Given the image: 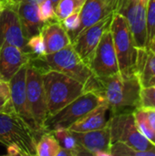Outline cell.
<instances>
[{
  "label": "cell",
  "mask_w": 155,
  "mask_h": 156,
  "mask_svg": "<svg viewBox=\"0 0 155 156\" xmlns=\"http://www.w3.org/2000/svg\"><path fill=\"white\" fill-rule=\"evenodd\" d=\"M51 2H52V3H53V5L56 6V5H57V3L58 2V0H51Z\"/></svg>",
  "instance_id": "obj_39"
},
{
  "label": "cell",
  "mask_w": 155,
  "mask_h": 156,
  "mask_svg": "<svg viewBox=\"0 0 155 156\" xmlns=\"http://www.w3.org/2000/svg\"><path fill=\"white\" fill-rule=\"evenodd\" d=\"M6 5V3L5 0H0V12L4 9V7Z\"/></svg>",
  "instance_id": "obj_38"
},
{
  "label": "cell",
  "mask_w": 155,
  "mask_h": 156,
  "mask_svg": "<svg viewBox=\"0 0 155 156\" xmlns=\"http://www.w3.org/2000/svg\"><path fill=\"white\" fill-rule=\"evenodd\" d=\"M147 2L148 0H119L114 12L125 17L138 48H147Z\"/></svg>",
  "instance_id": "obj_9"
},
{
  "label": "cell",
  "mask_w": 155,
  "mask_h": 156,
  "mask_svg": "<svg viewBox=\"0 0 155 156\" xmlns=\"http://www.w3.org/2000/svg\"><path fill=\"white\" fill-rule=\"evenodd\" d=\"M57 156H73V155H72V153H71L69 150H67V149H65V148H63V147H60V149H59V151H58V153Z\"/></svg>",
  "instance_id": "obj_34"
},
{
  "label": "cell",
  "mask_w": 155,
  "mask_h": 156,
  "mask_svg": "<svg viewBox=\"0 0 155 156\" xmlns=\"http://www.w3.org/2000/svg\"><path fill=\"white\" fill-rule=\"evenodd\" d=\"M108 111L109 106L106 101H104L73 123L69 130L76 133H84L104 128L109 122L106 119V113Z\"/></svg>",
  "instance_id": "obj_20"
},
{
  "label": "cell",
  "mask_w": 155,
  "mask_h": 156,
  "mask_svg": "<svg viewBox=\"0 0 155 156\" xmlns=\"http://www.w3.org/2000/svg\"><path fill=\"white\" fill-rule=\"evenodd\" d=\"M135 75L142 88L155 85V54L149 48H138Z\"/></svg>",
  "instance_id": "obj_19"
},
{
  "label": "cell",
  "mask_w": 155,
  "mask_h": 156,
  "mask_svg": "<svg viewBox=\"0 0 155 156\" xmlns=\"http://www.w3.org/2000/svg\"><path fill=\"white\" fill-rule=\"evenodd\" d=\"M30 60V56L19 48L3 43L0 45V74L8 81L16 72Z\"/></svg>",
  "instance_id": "obj_15"
},
{
  "label": "cell",
  "mask_w": 155,
  "mask_h": 156,
  "mask_svg": "<svg viewBox=\"0 0 155 156\" xmlns=\"http://www.w3.org/2000/svg\"><path fill=\"white\" fill-rule=\"evenodd\" d=\"M104 1L108 4V5L111 7V9L112 10V12H115V8H116L118 0H104Z\"/></svg>",
  "instance_id": "obj_35"
},
{
  "label": "cell",
  "mask_w": 155,
  "mask_h": 156,
  "mask_svg": "<svg viewBox=\"0 0 155 156\" xmlns=\"http://www.w3.org/2000/svg\"><path fill=\"white\" fill-rule=\"evenodd\" d=\"M43 70L45 69L37 67L35 62L28 61L26 75V99L30 113L35 121L39 135L46 132L45 122L48 115L43 86Z\"/></svg>",
  "instance_id": "obj_7"
},
{
  "label": "cell",
  "mask_w": 155,
  "mask_h": 156,
  "mask_svg": "<svg viewBox=\"0 0 155 156\" xmlns=\"http://www.w3.org/2000/svg\"><path fill=\"white\" fill-rule=\"evenodd\" d=\"M110 29L121 76L123 78L133 76L135 74L138 48L125 17L119 13H113Z\"/></svg>",
  "instance_id": "obj_4"
},
{
  "label": "cell",
  "mask_w": 155,
  "mask_h": 156,
  "mask_svg": "<svg viewBox=\"0 0 155 156\" xmlns=\"http://www.w3.org/2000/svg\"><path fill=\"white\" fill-rule=\"evenodd\" d=\"M112 17L113 13L106 16L97 23L86 28L72 40L71 45L73 48L89 67L102 35L111 27Z\"/></svg>",
  "instance_id": "obj_11"
},
{
  "label": "cell",
  "mask_w": 155,
  "mask_h": 156,
  "mask_svg": "<svg viewBox=\"0 0 155 156\" xmlns=\"http://www.w3.org/2000/svg\"><path fill=\"white\" fill-rule=\"evenodd\" d=\"M90 68L98 79H104L120 74L111 29H108L102 35Z\"/></svg>",
  "instance_id": "obj_10"
},
{
  "label": "cell",
  "mask_w": 155,
  "mask_h": 156,
  "mask_svg": "<svg viewBox=\"0 0 155 156\" xmlns=\"http://www.w3.org/2000/svg\"><path fill=\"white\" fill-rule=\"evenodd\" d=\"M60 147L53 133L51 132H45L40 135L37 143L36 155L57 156Z\"/></svg>",
  "instance_id": "obj_22"
},
{
  "label": "cell",
  "mask_w": 155,
  "mask_h": 156,
  "mask_svg": "<svg viewBox=\"0 0 155 156\" xmlns=\"http://www.w3.org/2000/svg\"><path fill=\"white\" fill-rule=\"evenodd\" d=\"M37 133L16 113L0 112V143L5 146L16 144L24 155L34 156L37 152Z\"/></svg>",
  "instance_id": "obj_5"
},
{
  "label": "cell",
  "mask_w": 155,
  "mask_h": 156,
  "mask_svg": "<svg viewBox=\"0 0 155 156\" xmlns=\"http://www.w3.org/2000/svg\"><path fill=\"white\" fill-rule=\"evenodd\" d=\"M59 145L67 150H69L73 156L90 155L78 142L73 133L69 129L58 128L51 132Z\"/></svg>",
  "instance_id": "obj_21"
},
{
  "label": "cell",
  "mask_w": 155,
  "mask_h": 156,
  "mask_svg": "<svg viewBox=\"0 0 155 156\" xmlns=\"http://www.w3.org/2000/svg\"><path fill=\"white\" fill-rule=\"evenodd\" d=\"M11 1H14V0H11ZM25 1H27V2H29V3H32V4H34V5H38L40 3H42L44 0H25Z\"/></svg>",
  "instance_id": "obj_37"
},
{
  "label": "cell",
  "mask_w": 155,
  "mask_h": 156,
  "mask_svg": "<svg viewBox=\"0 0 155 156\" xmlns=\"http://www.w3.org/2000/svg\"><path fill=\"white\" fill-rule=\"evenodd\" d=\"M146 111L148 121L152 126V128L155 131V109L154 108H144Z\"/></svg>",
  "instance_id": "obj_33"
},
{
  "label": "cell",
  "mask_w": 155,
  "mask_h": 156,
  "mask_svg": "<svg viewBox=\"0 0 155 156\" xmlns=\"http://www.w3.org/2000/svg\"><path fill=\"white\" fill-rule=\"evenodd\" d=\"M33 60H39L43 62L48 69L60 71L74 78L85 85L86 91L93 90L98 93L100 91L99 79L95 77L90 68L80 58L72 45L57 52L47 54L39 59Z\"/></svg>",
  "instance_id": "obj_3"
},
{
  "label": "cell",
  "mask_w": 155,
  "mask_h": 156,
  "mask_svg": "<svg viewBox=\"0 0 155 156\" xmlns=\"http://www.w3.org/2000/svg\"><path fill=\"white\" fill-rule=\"evenodd\" d=\"M11 2L16 6L26 39L27 40L33 35L39 33L44 23L39 18L37 5L25 0H14Z\"/></svg>",
  "instance_id": "obj_16"
},
{
  "label": "cell",
  "mask_w": 155,
  "mask_h": 156,
  "mask_svg": "<svg viewBox=\"0 0 155 156\" xmlns=\"http://www.w3.org/2000/svg\"><path fill=\"white\" fill-rule=\"evenodd\" d=\"M114 13L104 0H87L80 11L81 23L77 32L71 37L72 40L86 28L97 23L106 16Z\"/></svg>",
  "instance_id": "obj_18"
},
{
  "label": "cell",
  "mask_w": 155,
  "mask_h": 156,
  "mask_svg": "<svg viewBox=\"0 0 155 156\" xmlns=\"http://www.w3.org/2000/svg\"><path fill=\"white\" fill-rule=\"evenodd\" d=\"M109 126L111 144L122 142L136 150L155 154V145L138 129L132 112H123L112 114L109 120Z\"/></svg>",
  "instance_id": "obj_8"
},
{
  "label": "cell",
  "mask_w": 155,
  "mask_h": 156,
  "mask_svg": "<svg viewBox=\"0 0 155 156\" xmlns=\"http://www.w3.org/2000/svg\"><path fill=\"white\" fill-rule=\"evenodd\" d=\"M100 91L112 114L123 112L127 109H136L141 103L140 82L134 74L123 78L121 74L99 79Z\"/></svg>",
  "instance_id": "obj_1"
},
{
  "label": "cell",
  "mask_w": 155,
  "mask_h": 156,
  "mask_svg": "<svg viewBox=\"0 0 155 156\" xmlns=\"http://www.w3.org/2000/svg\"><path fill=\"white\" fill-rule=\"evenodd\" d=\"M0 112L14 113L10 100L9 83L5 80H0Z\"/></svg>",
  "instance_id": "obj_28"
},
{
  "label": "cell",
  "mask_w": 155,
  "mask_h": 156,
  "mask_svg": "<svg viewBox=\"0 0 155 156\" xmlns=\"http://www.w3.org/2000/svg\"><path fill=\"white\" fill-rule=\"evenodd\" d=\"M3 43L16 46L28 54L26 39L13 2L7 3L0 12V45Z\"/></svg>",
  "instance_id": "obj_12"
},
{
  "label": "cell",
  "mask_w": 155,
  "mask_h": 156,
  "mask_svg": "<svg viewBox=\"0 0 155 156\" xmlns=\"http://www.w3.org/2000/svg\"><path fill=\"white\" fill-rule=\"evenodd\" d=\"M140 107L155 109V85L148 88H142Z\"/></svg>",
  "instance_id": "obj_31"
},
{
  "label": "cell",
  "mask_w": 155,
  "mask_h": 156,
  "mask_svg": "<svg viewBox=\"0 0 155 156\" xmlns=\"http://www.w3.org/2000/svg\"><path fill=\"white\" fill-rule=\"evenodd\" d=\"M27 63L23 65L16 72V74L8 80L10 88V100L14 113H16L20 118H22L26 122H27L29 126L32 129H34L38 134L35 121L30 113L26 99V75Z\"/></svg>",
  "instance_id": "obj_13"
},
{
  "label": "cell",
  "mask_w": 155,
  "mask_h": 156,
  "mask_svg": "<svg viewBox=\"0 0 155 156\" xmlns=\"http://www.w3.org/2000/svg\"><path fill=\"white\" fill-rule=\"evenodd\" d=\"M43 86L48 108V117L57 113L86 91L84 84L60 71L43 70Z\"/></svg>",
  "instance_id": "obj_2"
},
{
  "label": "cell",
  "mask_w": 155,
  "mask_h": 156,
  "mask_svg": "<svg viewBox=\"0 0 155 156\" xmlns=\"http://www.w3.org/2000/svg\"><path fill=\"white\" fill-rule=\"evenodd\" d=\"M87 0H58L55 6L56 16L61 21L69 15L80 12Z\"/></svg>",
  "instance_id": "obj_23"
},
{
  "label": "cell",
  "mask_w": 155,
  "mask_h": 156,
  "mask_svg": "<svg viewBox=\"0 0 155 156\" xmlns=\"http://www.w3.org/2000/svg\"><path fill=\"white\" fill-rule=\"evenodd\" d=\"M41 33L44 37L47 54L57 52L72 43L69 33L58 19L44 23Z\"/></svg>",
  "instance_id": "obj_17"
},
{
  "label": "cell",
  "mask_w": 155,
  "mask_h": 156,
  "mask_svg": "<svg viewBox=\"0 0 155 156\" xmlns=\"http://www.w3.org/2000/svg\"><path fill=\"white\" fill-rule=\"evenodd\" d=\"M146 27H147V48L155 39V0H148L146 10Z\"/></svg>",
  "instance_id": "obj_27"
},
{
  "label": "cell",
  "mask_w": 155,
  "mask_h": 156,
  "mask_svg": "<svg viewBox=\"0 0 155 156\" xmlns=\"http://www.w3.org/2000/svg\"><path fill=\"white\" fill-rule=\"evenodd\" d=\"M110 153L111 156H155L153 152L139 151L122 142L112 143Z\"/></svg>",
  "instance_id": "obj_26"
},
{
  "label": "cell",
  "mask_w": 155,
  "mask_h": 156,
  "mask_svg": "<svg viewBox=\"0 0 155 156\" xmlns=\"http://www.w3.org/2000/svg\"><path fill=\"white\" fill-rule=\"evenodd\" d=\"M104 101L103 97L98 92L87 90L57 113L48 116L45 122V131L52 132L58 128L69 129L82 116Z\"/></svg>",
  "instance_id": "obj_6"
},
{
  "label": "cell",
  "mask_w": 155,
  "mask_h": 156,
  "mask_svg": "<svg viewBox=\"0 0 155 156\" xmlns=\"http://www.w3.org/2000/svg\"><path fill=\"white\" fill-rule=\"evenodd\" d=\"M6 155L8 156H23L24 153L21 150V148L16 144H11L6 146Z\"/></svg>",
  "instance_id": "obj_32"
},
{
  "label": "cell",
  "mask_w": 155,
  "mask_h": 156,
  "mask_svg": "<svg viewBox=\"0 0 155 156\" xmlns=\"http://www.w3.org/2000/svg\"><path fill=\"white\" fill-rule=\"evenodd\" d=\"M38 16L40 20L43 23H46L50 20L58 19L56 16L55 5L51 2V0H44L38 5Z\"/></svg>",
  "instance_id": "obj_29"
},
{
  "label": "cell",
  "mask_w": 155,
  "mask_h": 156,
  "mask_svg": "<svg viewBox=\"0 0 155 156\" xmlns=\"http://www.w3.org/2000/svg\"><path fill=\"white\" fill-rule=\"evenodd\" d=\"M136 125L141 133L155 145V131L152 128L144 108L138 107L132 112Z\"/></svg>",
  "instance_id": "obj_24"
},
{
  "label": "cell",
  "mask_w": 155,
  "mask_h": 156,
  "mask_svg": "<svg viewBox=\"0 0 155 156\" xmlns=\"http://www.w3.org/2000/svg\"><path fill=\"white\" fill-rule=\"evenodd\" d=\"M5 3L7 4V3H9V2H11V0H5Z\"/></svg>",
  "instance_id": "obj_40"
},
{
  "label": "cell",
  "mask_w": 155,
  "mask_h": 156,
  "mask_svg": "<svg viewBox=\"0 0 155 156\" xmlns=\"http://www.w3.org/2000/svg\"><path fill=\"white\" fill-rule=\"evenodd\" d=\"M72 133L79 144L90 155L111 156L110 149L111 145V139L109 122L104 128L99 130L84 133Z\"/></svg>",
  "instance_id": "obj_14"
},
{
  "label": "cell",
  "mask_w": 155,
  "mask_h": 156,
  "mask_svg": "<svg viewBox=\"0 0 155 156\" xmlns=\"http://www.w3.org/2000/svg\"><path fill=\"white\" fill-rule=\"evenodd\" d=\"M148 48H150V49H151V50H152V51H153V52L155 54V39H153V40L149 44Z\"/></svg>",
  "instance_id": "obj_36"
},
{
  "label": "cell",
  "mask_w": 155,
  "mask_h": 156,
  "mask_svg": "<svg viewBox=\"0 0 155 156\" xmlns=\"http://www.w3.org/2000/svg\"><path fill=\"white\" fill-rule=\"evenodd\" d=\"M60 22L71 38L80 26V23H81L80 12L73 13V14L69 15V16H67L66 18H64L63 20H61Z\"/></svg>",
  "instance_id": "obj_30"
},
{
  "label": "cell",
  "mask_w": 155,
  "mask_h": 156,
  "mask_svg": "<svg viewBox=\"0 0 155 156\" xmlns=\"http://www.w3.org/2000/svg\"><path fill=\"white\" fill-rule=\"evenodd\" d=\"M26 48L30 59H39L47 55L44 37L41 31L26 40Z\"/></svg>",
  "instance_id": "obj_25"
},
{
  "label": "cell",
  "mask_w": 155,
  "mask_h": 156,
  "mask_svg": "<svg viewBox=\"0 0 155 156\" xmlns=\"http://www.w3.org/2000/svg\"><path fill=\"white\" fill-rule=\"evenodd\" d=\"M0 80H4V79L2 78V76H1V74H0Z\"/></svg>",
  "instance_id": "obj_41"
}]
</instances>
